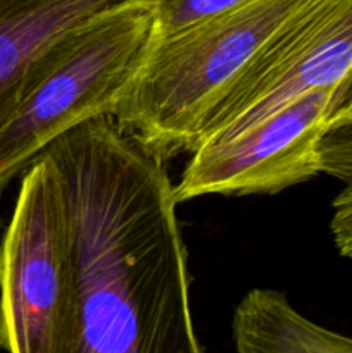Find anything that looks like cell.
I'll use <instances>...</instances> for the list:
<instances>
[{
    "label": "cell",
    "instance_id": "obj_11",
    "mask_svg": "<svg viewBox=\"0 0 352 353\" xmlns=\"http://www.w3.org/2000/svg\"><path fill=\"white\" fill-rule=\"evenodd\" d=\"M344 124H352V78L351 81H349L347 88H345L344 99H342L340 105H338L333 117H331L330 130L331 128L344 126Z\"/></svg>",
    "mask_w": 352,
    "mask_h": 353
},
{
    "label": "cell",
    "instance_id": "obj_8",
    "mask_svg": "<svg viewBox=\"0 0 352 353\" xmlns=\"http://www.w3.org/2000/svg\"><path fill=\"white\" fill-rule=\"evenodd\" d=\"M231 338L240 353H352V338L313 323L275 290H251L235 309Z\"/></svg>",
    "mask_w": 352,
    "mask_h": 353
},
{
    "label": "cell",
    "instance_id": "obj_7",
    "mask_svg": "<svg viewBox=\"0 0 352 353\" xmlns=\"http://www.w3.org/2000/svg\"><path fill=\"white\" fill-rule=\"evenodd\" d=\"M128 0H0V128L16 109L28 74L61 34Z\"/></svg>",
    "mask_w": 352,
    "mask_h": 353
},
{
    "label": "cell",
    "instance_id": "obj_9",
    "mask_svg": "<svg viewBox=\"0 0 352 353\" xmlns=\"http://www.w3.org/2000/svg\"><path fill=\"white\" fill-rule=\"evenodd\" d=\"M321 174H328L344 185L333 199L330 221L335 247L352 261V124L328 130L321 141Z\"/></svg>",
    "mask_w": 352,
    "mask_h": 353
},
{
    "label": "cell",
    "instance_id": "obj_3",
    "mask_svg": "<svg viewBox=\"0 0 352 353\" xmlns=\"http://www.w3.org/2000/svg\"><path fill=\"white\" fill-rule=\"evenodd\" d=\"M154 38V0H128L61 34L33 64L0 128V192L59 137L114 116Z\"/></svg>",
    "mask_w": 352,
    "mask_h": 353
},
{
    "label": "cell",
    "instance_id": "obj_5",
    "mask_svg": "<svg viewBox=\"0 0 352 353\" xmlns=\"http://www.w3.org/2000/svg\"><path fill=\"white\" fill-rule=\"evenodd\" d=\"M345 88L300 95L244 131L200 145L183 169L176 200L273 195L321 174V141Z\"/></svg>",
    "mask_w": 352,
    "mask_h": 353
},
{
    "label": "cell",
    "instance_id": "obj_2",
    "mask_svg": "<svg viewBox=\"0 0 352 353\" xmlns=\"http://www.w3.org/2000/svg\"><path fill=\"white\" fill-rule=\"evenodd\" d=\"M311 0H251L155 34L114 119L161 161L197 148L248 65Z\"/></svg>",
    "mask_w": 352,
    "mask_h": 353
},
{
    "label": "cell",
    "instance_id": "obj_1",
    "mask_svg": "<svg viewBox=\"0 0 352 353\" xmlns=\"http://www.w3.org/2000/svg\"><path fill=\"white\" fill-rule=\"evenodd\" d=\"M57 168L78 288L76 353H200L188 252L164 161L113 116L43 150Z\"/></svg>",
    "mask_w": 352,
    "mask_h": 353
},
{
    "label": "cell",
    "instance_id": "obj_12",
    "mask_svg": "<svg viewBox=\"0 0 352 353\" xmlns=\"http://www.w3.org/2000/svg\"><path fill=\"white\" fill-rule=\"evenodd\" d=\"M2 193L3 192H0V200H2ZM0 224H2V219H0Z\"/></svg>",
    "mask_w": 352,
    "mask_h": 353
},
{
    "label": "cell",
    "instance_id": "obj_4",
    "mask_svg": "<svg viewBox=\"0 0 352 353\" xmlns=\"http://www.w3.org/2000/svg\"><path fill=\"white\" fill-rule=\"evenodd\" d=\"M78 288L57 168L41 152L21 174L0 241V350L76 353Z\"/></svg>",
    "mask_w": 352,
    "mask_h": 353
},
{
    "label": "cell",
    "instance_id": "obj_10",
    "mask_svg": "<svg viewBox=\"0 0 352 353\" xmlns=\"http://www.w3.org/2000/svg\"><path fill=\"white\" fill-rule=\"evenodd\" d=\"M251 0H154L155 34L175 33Z\"/></svg>",
    "mask_w": 352,
    "mask_h": 353
},
{
    "label": "cell",
    "instance_id": "obj_6",
    "mask_svg": "<svg viewBox=\"0 0 352 353\" xmlns=\"http://www.w3.org/2000/svg\"><path fill=\"white\" fill-rule=\"evenodd\" d=\"M351 78L352 0H311L242 74L197 148L240 133L304 93L347 88Z\"/></svg>",
    "mask_w": 352,
    "mask_h": 353
}]
</instances>
